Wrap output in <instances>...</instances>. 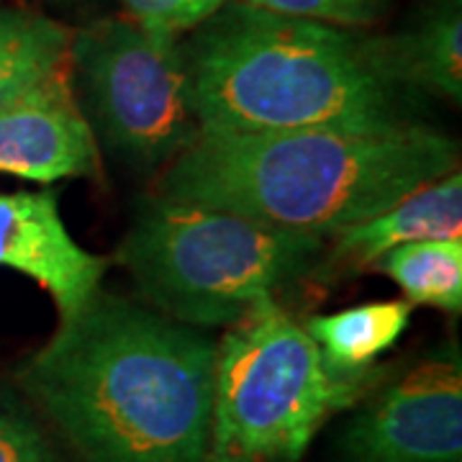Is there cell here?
<instances>
[{
	"label": "cell",
	"mask_w": 462,
	"mask_h": 462,
	"mask_svg": "<svg viewBox=\"0 0 462 462\" xmlns=\"http://www.w3.org/2000/svg\"><path fill=\"white\" fill-rule=\"evenodd\" d=\"M216 339L98 291L16 370V388L80 462H203Z\"/></svg>",
	"instance_id": "cell-1"
},
{
	"label": "cell",
	"mask_w": 462,
	"mask_h": 462,
	"mask_svg": "<svg viewBox=\"0 0 462 462\" xmlns=\"http://www.w3.org/2000/svg\"><path fill=\"white\" fill-rule=\"evenodd\" d=\"M457 165L455 139L411 121L391 129L200 132L160 172L154 196L327 239Z\"/></svg>",
	"instance_id": "cell-2"
},
{
	"label": "cell",
	"mask_w": 462,
	"mask_h": 462,
	"mask_svg": "<svg viewBox=\"0 0 462 462\" xmlns=\"http://www.w3.org/2000/svg\"><path fill=\"white\" fill-rule=\"evenodd\" d=\"M200 132L391 129L398 85L383 39L231 0L180 44Z\"/></svg>",
	"instance_id": "cell-3"
},
{
	"label": "cell",
	"mask_w": 462,
	"mask_h": 462,
	"mask_svg": "<svg viewBox=\"0 0 462 462\" xmlns=\"http://www.w3.org/2000/svg\"><path fill=\"white\" fill-rule=\"evenodd\" d=\"M324 247L316 234L152 193L116 257L144 306L196 329H229L309 275Z\"/></svg>",
	"instance_id": "cell-4"
},
{
	"label": "cell",
	"mask_w": 462,
	"mask_h": 462,
	"mask_svg": "<svg viewBox=\"0 0 462 462\" xmlns=\"http://www.w3.org/2000/svg\"><path fill=\"white\" fill-rule=\"evenodd\" d=\"M378 373H337L303 321L264 298L216 342L211 430L203 462H300L319 430Z\"/></svg>",
	"instance_id": "cell-5"
},
{
	"label": "cell",
	"mask_w": 462,
	"mask_h": 462,
	"mask_svg": "<svg viewBox=\"0 0 462 462\" xmlns=\"http://www.w3.org/2000/svg\"><path fill=\"white\" fill-rule=\"evenodd\" d=\"M69 72L96 139L132 165H170L200 134L175 36L103 18L72 33Z\"/></svg>",
	"instance_id": "cell-6"
},
{
	"label": "cell",
	"mask_w": 462,
	"mask_h": 462,
	"mask_svg": "<svg viewBox=\"0 0 462 462\" xmlns=\"http://www.w3.org/2000/svg\"><path fill=\"white\" fill-rule=\"evenodd\" d=\"M346 462H462V357L457 342L380 388L342 434Z\"/></svg>",
	"instance_id": "cell-7"
},
{
	"label": "cell",
	"mask_w": 462,
	"mask_h": 462,
	"mask_svg": "<svg viewBox=\"0 0 462 462\" xmlns=\"http://www.w3.org/2000/svg\"><path fill=\"white\" fill-rule=\"evenodd\" d=\"M98 172V139L80 108L69 60L0 108V175L54 182Z\"/></svg>",
	"instance_id": "cell-8"
},
{
	"label": "cell",
	"mask_w": 462,
	"mask_h": 462,
	"mask_svg": "<svg viewBox=\"0 0 462 462\" xmlns=\"http://www.w3.org/2000/svg\"><path fill=\"white\" fill-rule=\"evenodd\" d=\"M0 267L42 285L67 319L98 293L108 260L72 239L54 190H18L0 193Z\"/></svg>",
	"instance_id": "cell-9"
},
{
	"label": "cell",
	"mask_w": 462,
	"mask_h": 462,
	"mask_svg": "<svg viewBox=\"0 0 462 462\" xmlns=\"http://www.w3.org/2000/svg\"><path fill=\"white\" fill-rule=\"evenodd\" d=\"M427 239H462L460 170L421 185L380 214L329 234L314 275L321 281L349 278L375 267L385 252Z\"/></svg>",
	"instance_id": "cell-10"
},
{
	"label": "cell",
	"mask_w": 462,
	"mask_h": 462,
	"mask_svg": "<svg viewBox=\"0 0 462 462\" xmlns=\"http://www.w3.org/2000/svg\"><path fill=\"white\" fill-rule=\"evenodd\" d=\"M413 306L401 300H378L337 314L311 316L303 321L324 363L337 373H365L388 352L411 324Z\"/></svg>",
	"instance_id": "cell-11"
},
{
	"label": "cell",
	"mask_w": 462,
	"mask_h": 462,
	"mask_svg": "<svg viewBox=\"0 0 462 462\" xmlns=\"http://www.w3.org/2000/svg\"><path fill=\"white\" fill-rule=\"evenodd\" d=\"M385 62L398 85H413L462 103V16L460 5L424 21L416 32L383 39Z\"/></svg>",
	"instance_id": "cell-12"
},
{
	"label": "cell",
	"mask_w": 462,
	"mask_h": 462,
	"mask_svg": "<svg viewBox=\"0 0 462 462\" xmlns=\"http://www.w3.org/2000/svg\"><path fill=\"white\" fill-rule=\"evenodd\" d=\"M72 32L54 18L0 8V108L69 60Z\"/></svg>",
	"instance_id": "cell-13"
},
{
	"label": "cell",
	"mask_w": 462,
	"mask_h": 462,
	"mask_svg": "<svg viewBox=\"0 0 462 462\" xmlns=\"http://www.w3.org/2000/svg\"><path fill=\"white\" fill-rule=\"evenodd\" d=\"M411 306L462 311V239H427L391 249L375 263Z\"/></svg>",
	"instance_id": "cell-14"
},
{
	"label": "cell",
	"mask_w": 462,
	"mask_h": 462,
	"mask_svg": "<svg viewBox=\"0 0 462 462\" xmlns=\"http://www.w3.org/2000/svg\"><path fill=\"white\" fill-rule=\"evenodd\" d=\"M0 462H65L47 421L8 385H0Z\"/></svg>",
	"instance_id": "cell-15"
},
{
	"label": "cell",
	"mask_w": 462,
	"mask_h": 462,
	"mask_svg": "<svg viewBox=\"0 0 462 462\" xmlns=\"http://www.w3.org/2000/svg\"><path fill=\"white\" fill-rule=\"evenodd\" d=\"M242 3L281 16L319 21L339 29H365L375 23L385 8V0H242Z\"/></svg>",
	"instance_id": "cell-16"
},
{
	"label": "cell",
	"mask_w": 462,
	"mask_h": 462,
	"mask_svg": "<svg viewBox=\"0 0 462 462\" xmlns=\"http://www.w3.org/2000/svg\"><path fill=\"white\" fill-rule=\"evenodd\" d=\"M126 16L142 29L162 36H180L193 32L203 21L218 14L231 0H121Z\"/></svg>",
	"instance_id": "cell-17"
}]
</instances>
